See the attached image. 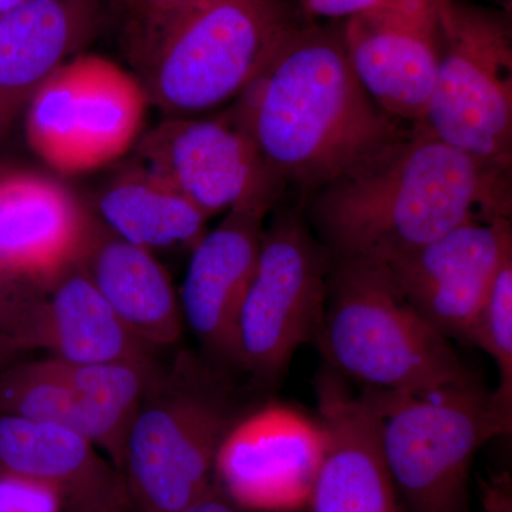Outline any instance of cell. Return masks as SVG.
<instances>
[{
	"mask_svg": "<svg viewBox=\"0 0 512 512\" xmlns=\"http://www.w3.org/2000/svg\"><path fill=\"white\" fill-rule=\"evenodd\" d=\"M511 170L414 124L372 160L303 198L333 259L386 265L477 218L512 214Z\"/></svg>",
	"mask_w": 512,
	"mask_h": 512,
	"instance_id": "obj_1",
	"label": "cell"
},
{
	"mask_svg": "<svg viewBox=\"0 0 512 512\" xmlns=\"http://www.w3.org/2000/svg\"><path fill=\"white\" fill-rule=\"evenodd\" d=\"M248 134L284 190L308 197L372 160L414 124L377 106L357 80L340 28L305 23L235 100Z\"/></svg>",
	"mask_w": 512,
	"mask_h": 512,
	"instance_id": "obj_2",
	"label": "cell"
},
{
	"mask_svg": "<svg viewBox=\"0 0 512 512\" xmlns=\"http://www.w3.org/2000/svg\"><path fill=\"white\" fill-rule=\"evenodd\" d=\"M143 13L137 79L170 117L237 100L305 25L288 0H184Z\"/></svg>",
	"mask_w": 512,
	"mask_h": 512,
	"instance_id": "obj_3",
	"label": "cell"
},
{
	"mask_svg": "<svg viewBox=\"0 0 512 512\" xmlns=\"http://www.w3.org/2000/svg\"><path fill=\"white\" fill-rule=\"evenodd\" d=\"M225 367L183 352L158 370L128 427L120 468L134 511H178L214 483L218 448L248 413Z\"/></svg>",
	"mask_w": 512,
	"mask_h": 512,
	"instance_id": "obj_4",
	"label": "cell"
},
{
	"mask_svg": "<svg viewBox=\"0 0 512 512\" xmlns=\"http://www.w3.org/2000/svg\"><path fill=\"white\" fill-rule=\"evenodd\" d=\"M318 346L332 372L366 392L421 394L477 382L383 265L333 259Z\"/></svg>",
	"mask_w": 512,
	"mask_h": 512,
	"instance_id": "obj_5",
	"label": "cell"
},
{
	"mask_svg": "<svg viewBox=\"0 0 512 512\" xmlns=\"http://www.w3.org/2000/svg\"><path fill=\"white\" fill-rule=\"evenodd\" d=\"M379 446L407 512H468V481L477 451L510 433L493 393L480 383L409 394L366 392Z\"/></svg>",
	"mask_w": 512,
	"mask_h": 512,
	"instance_id": "obj_6",
	"label": "cell"
},
{
	"mask_svg": "<svg viewBox=\"0 0 512 512\" xmlns=\"http://www.w3.org/2000/svg\"><path fill=\"white\" fill-rule=\"evenodd\" d=\"M279 202L265 224L237 322V367L261 386L278 382L301 346L318 345L333 266L302 201Z\"/></svg>",
	"mask_w": 512,
	"mask_h": 512,
	"instance_id": "obj_7",
	"label": "cell"
},
{
	"mask_svg": "<svg viewBox=\"0 0 512 512\" xmlns=\"http://www.w3.org/2000/svg\"><path fill=\"white\" fill-rule=\"evenodd\" d=\"M441 52L421 126L470 156L512 168V35L505 13L436 0Z\"/></svg>",
	"mask_w": 512,
	"mask_h": 512,
	"instance_id": "obj_8",
	"label": "cell"
},
{
	"mask_svg": "<svg viewBox=\"0 0 512 512\" xmlns=\"http://www.w3.org/2000/svg\"><path fill=\"white\" fill-rule=\"evenodd\" d=\"M147 104L137 77L116 63L76 57L33 94L26 138L36 156L59 173L97 170L136 144Z\"/></svg>",
	"mask_w": 512,
	"mask_h": 512,
	"instance_id": "obj_9",
	"label": "cell"
},
{
	"mask_svg": "<svg viewBox=\"0 0 512 512\" xmlns=\"http://www.w3.org/2000/svg\"><path fill=\"white\" fill-rule=\"evenodd\" d=\"M184 195L207 218L256 194L284 195L231 114L170 117L138 143V164Z\"/></svg>",
	"mask_w": 512,
	"mask_h": 512,
	"instance_id": "obj_10",
	"label": "cell"
},
{
	"mask_svg": "<svg viewBox=\"0 0 512 512\" xmlns=\"http://www.w3.org/2000/svg\"><path fill=\"white\" fill-rule=\"evenodd\" d=\"M510 218H477L383 265L397 292L448 340L468 343L471 329L505 256Z\"/></svg>",
	"mask_w": 512,
	"mask_h": 512,
	"instance_id": "obj_11",
	"label": "cell"
},
{
	"mask_svg": "<svg viewBox=\"0 0 512 512\" xmlns=\"http://www.w3.org/2000/svg\"><path fill=\"white\" fill-rule=\"evenodd\" d=\"M340 35L377 106L404 123H423L440 62L436 0H384L345 19Z\"/></svg>",
	"mask_w": 512,
	"mask_h": 512,
	"instance_id": "obj_12",
	"label": "cell"
},
{
	"mask_svg": "<svg viewBox=\"0 0 512 512\" xmlns=\"http://www.w3.org/2000/svg\"><path fill=\"white\" fill-rule=\"evenodd\" d=\"M322 454L319 423L288 407L266 406L228 431L214 480L247 512L298 510L308 505Z\"/></svg>",
	"mask_w": 512,
	"mask_h": 512,
	"instance_id": "obj_13",
	"label": "cell"
},
{
	"mask_svg": "<svg viewBox=\"0 0 512 512\" xmlns=\"http://www.w3.org/2000/svg\"><path fill=\"white\" fill-rule=\"evenodd\" d=\"M282 197L256 194L229 208L192 248L181 286L184 325L207 357L237 366V322L258 264L265 221Z\"/></svg>",
	"mask_w": 512,
	"mask_h": 512,
	"instance_id": "obj_14",
	"label": "cell"
},
{
	"mask_svg": "<svg viewBox=\"0 0 512 512\" xmlns=\"http://www.w3.org/2000/svg\"><path fill=\"white\" fill-rule=\"evenodd\" d=\"M323 454L311 512H406L379 446L372 404L328 366L316 377Z\"/></svg>",
	"mask_w": 512,
	"mask_h": 512,
	"instance_id": "obj_15",
	"label": "cell"
},
{
	"mask_svg": "<svg viewBox=\"0 0 512 512\" xmlns=\"http://www.w3.org/2000/svg\"><path fill=\"white\" fill-rule=\"evenodd\" d=\"M90 221L73 195L45 175H0V271L49 285L77 261Z\"/></svg>",
	"mask_w": 512,
	"mask_h": 512,
	"instance_id": "obj_16",
	"label": "cell"
},
{
	"mask_svg": "<svg viewBox=\"0 0 512 512\" xmlns=\"http://www.w3.org/2000/svg\"><path fill=\"white\" fill-rule=\"evenodd\" d=\"M97 450L66 427L0 414V480L45 488L66 512L130 501L123 476Z\"/></svg>",
	"mask_w": 512,
	"mask_h": 512,
	"instance_id": "obj_17",
	"label": "cell"
},
{
	"mask_svg": "<svg viewBox=\"0 0 512 512\" xmlns=\"http://www.w3.org/2000/svg\"><path fill=\"white\" fill-rule=\"evenodd\" d=\"M74 265L141 342L157 352L180 342V298L153 252L116 237L92 217Z\"/></svg>",
	"mask_w": 512,
	"mask_h": 512,
	"instance_id": "obj_18",
	"label": "cell"
},
{
	"mask_svg": "<svg viewBox=\"0 0 512 512\" xmlns=\"http://www.w3.org/2000/svg\"><path fill=\"white\" fill-rule=\"evenodd\" d=\"M25 348L80 365L157 357V350L126 328L76 265L46 286Z\"/></svg>",
	"mask_w": 512,
	"mask_h": 512,
	"instance_id": "obj_19",
	"label": "cell"
},
{
	"mask_svg": "<svg viewBox=\"0 0 512 512\" xmlns=\"http://www.w3.org/2000/svg\"><path fill=\"white\" fill-rule=\"evenodd\" d=\"M87 0H25L0 15V131L89 33Z\"/></svg>",
	"mask_w": 512,
	"mask_h": 512,
	"instance_id": "obj_20",
	"label": "cell"
},
{
	"mask_svg": "<svg viewBox=\"0 0 512 512\" xmlns=\"http://www.w3.org/2000/svg\"><path fill=\"white\" fill-rule=\"evenodd\" d=\"M0 414L46 421L76 431L119 470L130 424L100 406L55 356L18 360L0 372Z\"/></svg>",
	"mask_w": 512,
	"mask_h": 512,
	"instance_id": "obj_21",
	"label": "cell"
},
{
	"mask_svg": "<svg viewBox=\"0 0 512 512\" xmlns=\"http://www.w3.org/2000/svg\"><path fill=\"white\" fill-rule=\"evenodd\" d=\"M100 222L130 244L156 249L192 248L208 218L184 195L140 165L120 174L101 194Z\"/></svg>",
	"mask_w": 512,
	"mask_h": 512,
	"instance_id": "obj_22",
	"label": "cell"
},
{
	"mask_svg": "<svg viewBox=\"0 0 512 512\" xmlns=\"http://www.w3.org/2000/svg\"><path fill=\"white\" fill-rule=\"evenodd\" d=\"M468 343L484 350L498 370L493 400L512 420V252L505 256L478 312Z\"/></svg>",
	"mask_w": 512,
	"mask_h": 512,
	"instance_id": "obj_23",
	"label": "cell"
},
{
	"mask_svg": "<svg viewBox=\"0 0 512 512\" xmlns=\"http://www.w3.org/2000/svg\"><path fill=\"white\" fill-rule=\"evenodd\" d=\"M45 288L9 278L0 271V333L15 339L22 348Z\"/></svg>",
	"mask_w": 512,
	"mask_h": 512,
	"instance_id": "obj_24",
	"label": "cell"
},
{
	"mask_svg": "<svg viewBox=\"0 0 512 512\" xmlns=\"http://www.w3.org/2000/svg\"><path fill=\"white\" fill-rule=\"evenodd\" d=\"M384 0H301L303 10L311 18L349 19L376 8Z\"/></svg>",
	"mask_w": 512,
	"mask_h": 512,
	"instance_id": "obj_25",
	"label": "cell"
},
{
	"mask_svg": "<svg viewBox=\"0 0 512 512\" xmlns=\"http://www.w3.org/2000/svg\"><path fill=\"white\" fill-rule=\"evenodd\" d=\"M484 512H512V481L507 471L481 481Z\"/></svg>",
	"mask_w": 512,
	"mask_h": 512,
	"instance_id": "obj_26",
	"label": "cell"
},
{
	"mask_svg": "<svg viewBox=\"0 0 512 512\" xmlns=\"http://www.w3.org/2000/svg\"><path fill=\"white\" fill-rule=\"evenodd\" d=\"M175 512H247L241 507L217 483H212L207 490L195 498L190 504Z\"/></svg>",
	"mask_w": 512,
	"mask_h": 512,
	"instance_id": "obj_27",
	"label": "cell"
},
{
	"mask_svg": "<svg viewBox=\"0 0 512 512\" xmlns=\"http://www.w3.org/2000/svg\"><path fill=\"white\" fill-rule=\"evenodd\" d=\"M26 353L28 352L15 339L0 333V372L12 363L18 362Z\"/></svg>",
	"mask_w": 512,
	"mask_h": 512,
	"instance_id": "obj_28",
	"label": "cell"
},
{
	"mask_svg": "<svg viewBox=\"0 0 512 512\" xmlns=\"http://www.w3.org/2000/svg\"><path fill=\"white\" fill-rule=\"evenodd\" d=\"M136 2L140 6L141 12H147V10L170 8V6L184 2V0H136Z\"/></svg>",
	"mask_w": 512,
	"mask_h": 512,
	"instance_id": "obj_29",
	"label": "cell"
},
{
	"mask_svg": "<svg viewBox=\"0 0 512 512\" xmlns=\"http://www.w3.org/2000/svg\"><path fill=\"white\" fill-rule=\"evenodd\" d=\"M94 512H136V511H134L133 505H131L130 501H126V503L110 505V507H104V508H101V510H97Z\"/></svg>",
	"mask_w": 512,
	"mask_h": 512,
	"instance_id": "obj_30",
	"label": "cell"
},
{
	"mask_svg": "<svg viewBox=\"0 0 512 512\" xmlns=\"http://www.w3.org/2000/svg\"><path fill=\"white\" fill-rule=\"evenodd\" d=\"M22 2H25V0H0V15L15 8V6L20 5Z\"/></svg>",
	"mask_w": 512,
	"mask_h": 512,
	"instance_id": "obj_31",
	"label": "cell"
},
{
	"mask_svg": "<svg viewBox=\"0 0 512 512\" xmlns=\"http://www.w3.org/2000/svg\"><path fill=\"white\" fill-rule=\"evenodd\" d=\"M299 2H301V0H299Z\"/></svg>",
	"mask_w": 512,
	"mask_h": 512,
	"instance_id": "obj_32",
	"label": "cell"
}]
</instances>
